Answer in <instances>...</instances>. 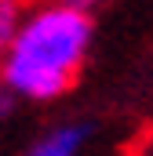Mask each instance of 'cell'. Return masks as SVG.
Masks as SVG:
<instances>
[{
    "label": "cell",
    "mask_w": 153,
    "mask_h": 156,
    "mask_svg": "<svg viewBox=\"0 0 153 156\" xmlns=\"http://www.w3.org/2000/svg\"><path fill=\"white\" fill-rule=\"evenodd\" d=\"M95 44V18L69 0H40L0 51V80L22 102H58L76 87Z\"/></svg>",
    "instance_id": "obj_1"
},
{
    "label": "cell",
    "mask_w": 153,
    "mask_h": 156,
    "mask_svg": "<svg viewBox=\"0 0 153 156\" xmlns=\"http://www.w3.org/2000/svg\"><path fill=\"white\" fill-rule=\"evenodd\" d=\"M91 142H95L91 120H58L37 131L22 149V156H88Z\"/></svg>",
    "instance_id": "obj_2"
},
{
    "label": "cell",
    "mask_w": 153,
    "mask_h": 156,
    "mask_svg": "<svg viewBox=\"0 0 153 156\" xmlns=\"http://www.w3.org/2000/svg\"><path fill=\"white\" fill-rule=\"evenodd\" d=\"M26 11H29L26 0H0V51L15 40L22 18H26Z\"/></svg>",
    "instance_id": "obj_3"
},
{
    "label": "cell",
    "mask_w": 153,
    "mask_h": 156,
    "mask_svg": "<svg viewBox=\"0 0 153 156\" xmlns=\"http://www.w3.org/2000/svg\"><path fill=\"white\" fill-rule=\"evenodd\" d=\"M18 102H22V98H18V94H15V91H11V87L0 80V127H4L7 120L18 113Z\"/></svg>",
    "instance_id": "obj_4"
},
{
    "label": "cell",
    "mask_w": 153,
    "mask_h": 156,
    "mask_svg": "<svg viewBox=\"0 0 153 156\" xmlns=\"http://www.w3.org/2000/svg\"><path fill=\"white\" fill-rule=\"evenodd\" d=\"M131 156H153V123L142 131V138L135 142V149H131Z\"/></svg>",
    "instance_id": "obj_5"
},
{
    "label": "cell",
    "mask_w": 153,
    "mask_h": 156,
    "mask_svg": "<svg viewBox=\"0 0 153 156\" xmlns=\"http://www.w3.org/2000/svg\"><path fill=\"white\" fill-rule=\"evenodd\" d=\"M69 4H80V7H91V4H99V0H69Z\"/></svg>",
    "instance_id": "obj_6"
}]
</instances>
